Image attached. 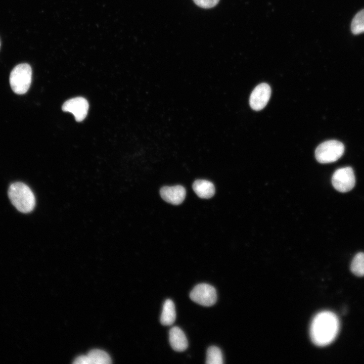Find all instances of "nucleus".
<instances>
[{
	"label": "nucleus",
	"mask_w": 364,
	"mask_h": 364,
	"mask_svg": "<svg viewBox=\"0 0 364 364\" xmlns=\"http://www.w3.org/2000/svg\"><path fill=\"white\" fill-rule=\"evenodd\" d=\"M193 189L197 196L203 199L210 198L215 193L214 185L207 180H195L193 184Z\"/></svg>",
	"instance_id": "9b49d317"
},
{
	"label": "nucleus",
	"mask_w": 364,
	"mask_h": 364,
	"mask_svg": "<svg viewBox=\"0 0 364 364\" xmlns=\"http://www.w3.org/2000/svg\"><path fill=\"white\" fill-rule=\"evenodd\" d=\"M350 269L356 276H364V253L359 252L355 255L351 262Z\"/></svg>",
	"instance_id": "4468645a"
},
{
	"label": "nucleus",
	"mask_w": 364,
	"mask_h": 364,
	"mask_svg": "<svg viewBox=\"0 0 364 364\" xmlns=\"http://www.w3.org/2000/svg\"><path fill=\"white\" fill-rule=\"evenodd\" d=\"M219 0H193L194 3L203 8H211L216 6Z\"/></svg>",
	"instance_id": "f3484780"
},
{
	"label": "nucleus",
	"mask_w": 364,
	"mask_h": 364,
	"mask_svg": "<svg viewBox=\"0 0 364 364\" xmlns=\"http://www.w3.org/2000/svg\"><path fill=\"white\" fill-rule=\"evenodd\" d=\"M169 334V342L174 350L182 352L187 348V339L184 332L179 327H172L170 330Z\"/></svg>",
	"instance_id": "9d476101"
},
{
	"label": "nucleus",
	"mask_w": 364,
	"mask_h": 364,
	"mask_svg": "<svg viewBox=\"0 0 364 364\" xmlns=\"http://www.w3.org/2000/svg\"><path fill=\"white\" fill-rule=\"evenodd\" d=\"M271 95V88L266 83L257 85L252 91L249 99V104L252 109L259 111L268 103Z\"/></svg>",
	"instance_id": "0eeeda50"
},
{
	"label": "nucleus",
	"mask_w": 364,
	"mask_h": 364,
	"mask_svg": "<svg viewBox=\"0 0 364 364\" xmlns=\"http://www.w3.org/2000/svg\"><path fill=\"white\" fill-rule=\"evenodd\" d=\"M32 80V70L26 63L17 65L11 71L10 83L13 92L19 95L26 93L30 86Z\"/></svg>",
	"instance_id": "7ed1b4c3"
},
{
	"label": "nucleus",
	"mask_w": 364,
	"mask_h": 364,
	"mask_svg": "<svg viewBox=\"0 0 364 364\" xmlns=\"http://www.w3.org/2000/svg\"><path fill=\"white\" fill-rule=\"evenodd\" d=\"M91 364H109L111 363L109 355L105 351L95 349L90 350L87 354Z\"/></svg>",
	"instance_id": "ddd939ff"
},
{
	"label": "nucleus",
	"mask_w": 364,
	"mask_h": 364,
	"mask_svg": "<svg viewBox=\"0 0 364 364\" xmlns=\"http://www.w3.org/2000/svg\"><path fill=\"white\" fill-rule=\"evenodd\" d=\"M190 297L194 302L204 306H212L217 300L215 289L208 284L196 285L191 291Z\"/></svg>",
	"instance_id": "39448f33"
},
{
	"label": "nucleus",
	"mask_w": 364,
	"mask_h": 364,
	"mask_svg": "<svg viewBox=\"0 0 364 364\" xmlns=\"http://www.w3.org/2000/svg\"><path fill=\"white\" fill-rule=\"evenodd\" d=\"M351 30L355 35L364 32V9L358 12L353 18Z\"/></svg>",
	"instance_id": "dca6fc26"
},
{
	"label": "nucleus",
	"mask_w": 364,
	"mask_h": 364,
	"mask_svg": "<svg viewBox=\"0 0 364 364\" xmlns=\"http://www.w3.org/2000/svg\"><path fill=\"white\" fill-rule=\"evenodd\" d=\"M89 105L87 100L83 97H75L66 101L62 109L64 112L71 113L77 121H82L86 116Z\"/></svg>",
	"instance_id": "6e6552de"
},
{
	"label": "nucleus",
	"mask_w": 364,
	"mask_h": 364,
	"mask_svg": "<svg viewBox=\"0 0 364 364\" xmlns=\"http://www.w3.org/2000/svg\"><path fill=\"white\" fill-rule=\"evenodd\" d=\"M8 196L12 204L19 211L29 213L35 206V198L30 188L21 182L12 184L8 190Z\"/></svg>",
	"instance_id": "f03ea898"
},
{
	"label": "nucleus",
	"mask_w": 364,
	"mask_h": 364,
	"mask_svg": "<svg viewBox=\"0 0 364 364\" xmlns=\"http://www.w3.org/2000/svg\"><path fill=\"white\" fill-rule=\"evenodd\" d=\"M206 363L207 364H222L223 363L222 354L218 347L211 346L208 348Z\"/></svg>",
	"instance_id": "2eb2a0df"
},
{
	"label": "nucleus",
	"mask_w": 364,
	"mask_h": 364,
	"mask_svg": "<svg viewBox=\"0 0 364 364\" xmlns=\"http://www.w3.org/2000/svg\"><path fill=\"white\" fill-rule=\"evenodd\" d=\"M340 322L337 315L330 311H323L313 318L310 327L312 342L318 346L332 343L338 335Z\"/></svg>",
	"instance_id": "f257e3e1"
},
{
	"label": "nucleus",
	"mask_w": 364,
	"mask_h": 364,
	"mask_svg": "<svg viewBox=\"0 0 364 364\" xmlns=\"http://www.w3.org/2000/svg\"><path fill=\"white\" fill-rule=\"evenodd\" d=\"M332 183L338 191L345 193L354 186L355 178L352 168L345 167L336 170L332 177Z\"/></svg>",
	"instance_id": "423d86ee"
},
{
	"label": "nucleus",
	"mask_w": 364,
	"mask_h": 364,
	"mask_svg": "<svg viewBox=\"0 0 364 364\" xmlns=\"http://www.w3.org/2000/svg\"><path fill=\"white\" fill-rule=\"evenodd\" d=\"M175 318L174 304L171 299H167L163 306L160 322L164 326L171 325L174 322Z\"/></svg>",
	"instance_id": "f8f14e48"
},
{
	"label": "nucleus",
	"mask_w": 364,
	"mask_h": 364,
	"mask_svg": "<svg viewBox=\"0 0 364 364\" xmlns=\"http://www.w3.org/2000/svg\"><path fill=\"white\" fill-rule=\"evenodd\" d=\"M344 152V146L341 142L337 140H329L317 146L315 151V157L321 163H329L338 160Z\"/></svg>",
	"instance_id": "20e7f679"
},
{
	"label": "nucleus",
	"mask_w": 364,
	"mask_h": 364,
	"mask_svg": "<svg viewBox=\"0 0 364 364\" xmlns=\"http://www.w3.org/2000/svg\"><path fill=\"white\" fill-rule=\"evenodd\" d=\"M162 198L168 203L173 205L181 204L186 197V190L180 185L165 186L160 191Z\"/></svg>",
	"instance_id": "1a4fd4ad"
},
{
	"label": "nucleus",
	"mask_w": 364,
	"mask_h": 364,
	"mask_svg": "<svg viewBox=\"0 0 364 364\" xmlns=\"http://www.w3.org/2000/svg\"><path fill=\"white\" fill-rule=\"evenodd\" d=\"M75 364H91L87 355L77 356L73 361Z\"/></svg>",
	"instance_id": "a211bd4d"
}]
</instances>
